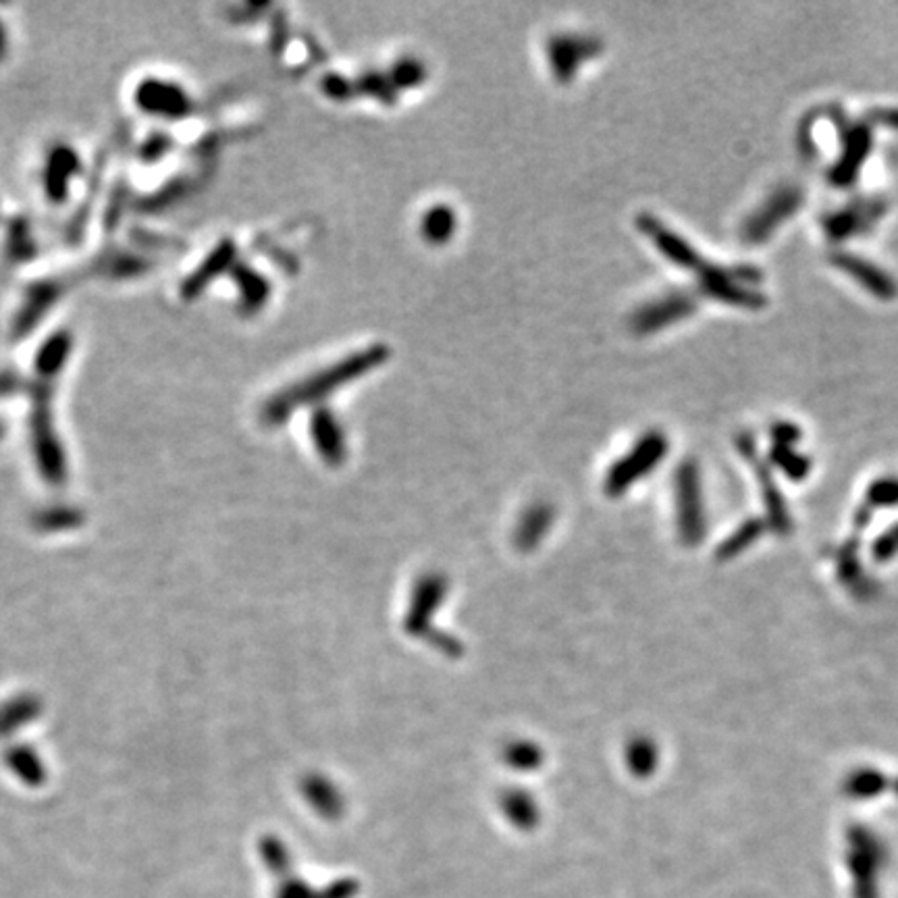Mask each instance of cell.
Segmentation results:
<instances>
[{
	"label": "cell",
	"instance_id": "1",
	"mask_svg": "<svg viewBox=\"0 0 898 898\" xmlns=\"http://www.w3.org/2000/svg\"><path fill=\"white\" fill-rule=\"evenodd\" d=\"M387 361H389V347H364L361 352L342 358L339 363L332 364L329 368L316 373L313 377L299 381L298 385L285 389L268 402L267 411H265L268 425H282L296 408L315 404L347 383L375 371Z\"/></svg>",
	"mask_w": 898,
	"mask_h": 898
},
{
	"label": "cell",
	"instance_id": "2",
	"mask_svg": "<svg viewBox=\"0 0 898 898\" xmlns=\"http://www.w3.org/2000/svg\"><path fill=\"white\" fill-rule=\"evenodd\" d=\"M445 593H447V581L443 579L442 574L423 576L412 593L411 610L406 615V631L411 632L412 637H423L426 641L435 643L445 655H460L462 651H460V643L456 639L440 631H431V618L442 605Z\"/></svg>",
	"mask_w": 898,
	"mask_h": 898
},
{
	"label": "cell",
	"instance_id": "3",
	"mask_svg": "<svg viewBox=\"0 0 898 898\" xmlns=\"http://www.w3.org/2000/svg\"><path fill=\"white\" fill-rule=\"evenodd\" d=\"M830 115L842 140V155L836 160L835 169L830 171V181L836 188H849L855 184L857 175L861 171V165L871 152V127L867 119L849 121V117H845V112L838 107H832Z\"/></svg>",
	"mask_w": 898,
	"mask_h": 898
},
{
	"label": "cell",
	"instance_id": "4",
	"mask_svg": "<svg viewBox=\"0 0 898 898\" xmlns=\"http://www.w3.org/2000/svg\"><path fill=\"white\" fill-rule=\"evenodd\" d=\"M803 206V191L797 186L776 189L768 200L742 225V239L749 244H763Z\"/></svg>",
	"mask_w": 898,
	"mask_h": 898
},
{
	"label": "cell",
	"instance_id": "5",
	"mask_svg": "<svg viewBox=\"0 0 898 898\" xmlns=\"http://www.w3.org/2000/svg\"><path fill=\"white\" fill-rule=\"evenodd\" d=\"M668 450V442L663 440L660 433H649L641 442L637 443V447L632 450L629 456L620 460L614 464V468L608 474L605 481V489L610 495H618L624 489L631 487L632 483L649 473Z\"/></svg>",
	"mask_w": 898,
	"mask_h": 898
},
{
	"label": "cell",
	"instance_id": "6",
	"mask_svg": "<svg viewBox=\"0 0 898 898\" xmlns=\"http://www.w3.org/2000/svg\"><path fill=\"white\" fill-rule=\"evenodd\" d=\"M886 213L882 198H857L852 205L845 206L826 217L823 229L832 241H842L849 237L864 236Z\"/></svg>",
	"mask_w": 898,
	"mask_h": 898
},
{
	"label": "cell",
	"instance_id": "7",
	"mask_svg": "<svg viewBox=\"0 0 898 898\" xmlns=\"http://www.w3.org/2000/svg\"><path fill=\"white\" fill-rule=\"evenodd\" d=\"M697 310V298L691 292H674L663 298L645 304L639 313H634L631 327L639 335L660 332L682 318H689Z\"/></svg>",
	"mask_w": 898,
	"mask_h": 898
},
{
	"label": "cell",
	"instance_id": "8",
	"mask_svg": "<svg viewBox=\"0 0 898 898\" xmlns=\"http://www.w3.org/2000/svg\"><path fill=\"white\" fill-rule=\"evenodd\" d=\"M637 225H639V229L655 244V248H658L670 263H674L678 268L699 273L701 267L705 265L703 256L697 253L684 237L674 234L670 227H665L663 223L658 221L653 215L643 213V215L637 219Z\"/></svg>",
	"mask_w": 898,
	"mask_h": 898
},
{
	"label": "cell",
	"instance_id": "9",
	"mask_svg": "<svg viewBox=\"0 0 898 898\" xmlns=\"http://www.w3.org/2000/svg\"><path fill=\"white\" fill-rule=\"evenodd\" d=\"M601 52V42L589 36H553L547 42V57L552 61L553 73L560 81L574 78L581 61H586Z\"/></svg>",
	"mask_w": 898,
	"mask_h": 898
},
{
	"label": "cell",
	"instance_id": "10",
	"mask_svg": "<svg viewBox=\"0 0 898 898\" xmlns=\"http://www.w3.org/2000/svg\"><path fill=\"white\" fill-rule=\"evenodd\" d=\"M832 265L845 275H849L861 287H866L871 296L880 299L897 298L898 285L884 268L876 267L861 256L855 254L836 253L832 256Z\"/></svg>",
	"mask_w": 898,
	"mask_h": 898
},
{
	"label": "cell",
	"instance_id": "11",
	"mask_svg": "<svg viewBox=\"0 0 898 898\" xmlns=\"http://www.w3.org/2000/svg\"><path fill=\"white\" fill-rule=\"evenodd\" d=\"M310 433L316 445V452L329 464L339 466L346 460V437L344 428L337 423L332 412L318 408L310 421Z\"/></svg>",
	"mask_w": 898,
	"mask_h": 898
},
{
	"label": "cell",
	"instance_id": "12",
	"mask_svg": "<svg viewBox=\"0 0 898 898\" xmlns=\"http://www.w3.org/2000/svg\"><path fill=\"white\" fill-rule=\"evenodd\" d=\"M553 522V507L547 504H536L526 510V514L522 516L519 531H516V545L521 547L522 552L535 550L536 545L541 543V539L547 535V531L552 529Z\"/></svg>",
	"mask_w": 898,
	"mask_h": 898
},
{
	"label": "cell",
	"instance_id": "13",
	"mask_svg": "<svg viewBox=\"0 0 898 898\" xmlns=\"http://www.w3.org/2000/svg\"><path fill=\"white\" fill-rule=\"evenodd\" d=\"M304 792L308 797V801L315 805L316 809L327 816V818H335L342 813V795L339 790L333 787L332 782L323 776H308L304 780Z\"/></svg>",
	"mask_w": 898,
	"mask_h": 898
},
{
	"label": "cell",
	"instance_id": "14",
	"mask_svg": "<svg viewBox=\"0 0 898 898\" xmlns=\"http://www.w3.org/2000/svg\"><path fill=\"white\" fill-rule=\"evenodd\" d=\"M456 229V215L450 206H435L426 210L423 219V236L431 244H443L454 236Z\"/></svg>",
	"mask_w": 898,
	"mask_h": 898
},
{
	"label": "cell",
	"instance_id": "15",
	"mask_svg": "<svg viewBox=\"0 0 898 898\" xmlns=\"http://www.w3.org/2000/svg\"><path fill=\"white\" fill-rule=\"evenodd\" d=\"M504 759L512 770L533 772V770H539L543 763V751L536 747L535 742H510L505 747Z\"/></svg>",
	"mask_w": 898,
	"mask_h": 898
},
{
	"label": "cell",
	"instance_id": "16",
	"mask_svg": "<svg viewBox=\"0 0 898 898\" xmlns=\"http://www.w3.org/2000/svg\"><path fill=\"white\" fill-rule=\"evenodd\" d=\"M504 809L507 818L519 826H531L536 821V805L526 792L510 790L504 795Z\"/></svg>",
	"mask_w": 898,
	"mask_h": 898
},
{
	"label": "cell",
	"instance_id": "17",
	"mask_svg": "<svg viewBox=\"0 0 898 898\" xmlns=\"http://www.w3.org/2000/svg\"><path fill=\"white\" fill-rule=\"evenodd\" d=\"M389 79H392L395 88L418 86L425 79V67L418 61H402V63L395 65Z\"/></svg>",
	"mask_w": 898,
	"mask_h": 898
},
{
	"label": "cell",
	"instance_id": "18",
	"mask_svg": "<svg viewBox=\"0 0 898 898\" xmlns=\"http://www.w3.org/2000/svg\"><path fill=\"white\" fill-rule=\"evenodd\" d=\"M323 90L335 100H344L347 96L354 95V81H347L339 76H327L323 79Z\"/></svg>",
	"mask_w": 898,
	"mask_h": 898
},
{
	"label": "cell",
	"instance_id": "19",
	"mask_svg": "<svg viewBox=\"0 0 898 898\" xmlns=\"http://www.w3.org/2000/svg\"><path fill=\"white\" fill-rule=\"evenodd\" d=\"M653 751H651V747H647V744H634L631 747V751H629V763H631V768H634L637 772H647L651 766H653Z\"/></svg>",
	"mask_w": 898,
	"mask_h": 898
}]
</instances>
